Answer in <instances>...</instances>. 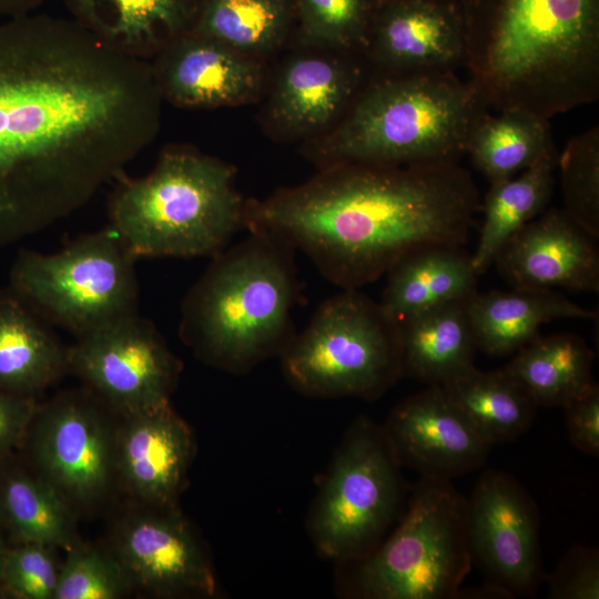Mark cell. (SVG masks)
<instances>
[{
    "mask_svg": "<svg viewBox=\"0 0 599 599\" xmlns=\"http://www.w3.org/2000/svg\"><path fill=\"white\" fill-rule=\"evenodd\" d=\"M68 348L10 287L0 290V390L35 398L68 370Z\"/></svg>",
    "mask_w": 599,
    "mask_h": 599,
    "instance_id": "22",
    "label": "cell"
},
{
    "mask_svg": "<svg viewBox=\"0 0 599 599\" xmlns=\"http://www.w3.org/2000/svg\"><path fill=\"white\" fill-rule=\"evenodd\" d=\"M480 207L459 161L344 164L246 203L245 227L300 250L336 286L358 290L416 250L464 246Z\"/></svg>",
    "mask_w": 599,
    "mask_h": 599,
    "instance_id": "2",
    "label": "cell"
},
{
    "mask_svg": "<svg viewBox=\"0 0 599 599\" xmlns=\"http://www.w3.org/2000/svg\"><path fill=\"white\" fill-rule=\"evenodd\" d=\"M89 388L38 404L18 450L32 470L74 509L101 501L116 483V418Z\"/></svg>",
    "mask_w": 599,
    "mask_h": 599,
    "instance_id": "11",
    "label": "cell"
},
{
    "mask_svg": "<svg viewBox=\"0 0 599 599\" xmlns=\"http://www.w3.org/2000/svg\"><path fill=\"white\" fill-rule=\"evenodd\" d=\"M0 528L8 544L70 550L81 541L75 510L14 454L0 460Z\"/></svg>",
    "mask_w": 599,
    "mask_h": 599,
    "instance_id": "23",
    "label": "cell"
},
{
    "mask_svg": "<svg viewBox=\"0 0 599 599\" xmlns=\"http://www.w3.org/2000/svg\"><path fill=\"white\" fill-rule=\"evenodd\" d=\"M593 352L572 333L540 334L522 346L504 368L539 407L564 408L598 385L592 376Z\"/></svg>",
    "mask_w": 599,
    "mask_h": 599,
    "instance_id": "27",
    "label": "cell"
},
{
    "mask_svg": "<svg viewBox=\"0 0 599 599\" xmlns=\"http://www.w3.org/2000/svg\"><path fill=\"white\" fill-rule=\"evenodd\" d=\"M511 599L514 596L502 587L487 581L485 585L475 588L461 589L456 591L454 599Z\"/></svg>",
    "mask_w": 599,
    "mask_h": 599,
    "instance_id": "39",
    "label": "cell"
},
{
    "mask_svg": "<svg viewBox=\"0 0 599 599\" xmlns=\"http://www.w3.org/2000/svg\"><path fill=\"white\" fill-rule=\"evenodd\" d=\"M488 109L454 71L385 75L363 89L319 158L328 167L460 161Z\"/></svg>",
    "mask_w": 599,
    "mask_h": 599,
    "instance_id": "5",
    "label": "cell"
},
{
    "mask_svg": "<svg viewBox=\"0 0 599 599\" xmlns=\"http://www.w3.org/2000/svg\"><path fill=\"white\" fill-rule=\"evenodd\" d=\"M194 454L189 425L170 403L118 415L116 483L139 504H176Z\"/></svg>",
    "mask_w": 599,
    "mask_h": 599,
    "instance_id": "17",
    "label": "cell"
},
{
    "mask_svg": "<svg viewBox=\"0 0 599 599\" xmlns=\"http://www.w3.org/2000/svg\"><path fill=\"white\" fill-rule=\"evenodd\" d=\"M45 0H0V16L14 18L31 13Z\"/></svg>",
    "mask_w": 599,
    "mask_h": 599,
    "instance_id": "40",
    "label": "cell"
},
{
    "mask_svg": "<svg viewBox=\"0 0 599 599\" xmlns=\"http://www.w3.org/2000/svg\"><path fill=\"white\" fill-rule=\"evenodd\" d=\"M284 0H207L193 30L240 52L265 51L285 28Z\"/></svg>",
    "mask_w": 599,
    "mask_h": 599,
    "instance_id": "31",
    "label": "cell"
},
{
    "mask_svg": "<svg viewBox=\"0 0 599 599\" xmlns=\"http://www.w3.org/2000/svg\"><path fill=\"white\" fill-rule=\"evenodd\" d=\"M131 583L112 551L80 542L60 565L54 599H119Z\"/></svg>",
    "mask_w": 599,
    "mask_h": 599,
    "instance_id": "33",
    "label": "cell"
},
{
    "mask_svg": "<svg viewBox=\"0 0 599 599\" xmlns=\"http://www.w3.org/2000/svg\"><path fill=\"white\" fill-rule=\"evenodd\" d=\"M118 180L111 227L136 260L213 257L245 227L234 170L215 158L170 149L145 176Z\"/></svg>",
    "mask_w": 599,
    "mask_h": 599,
    "instance_id": "6",
    "label": "cell"
},
{
    "mask_svg": "<svg viewBox=\"0 0 599 599\" xmlns=\"http://www.w3.org/2000/svg\"><path fill=\"white\" fill-rule=\"evenodd\" d=\"M136 258L110 226L44 254L21 250L9 287L75 338L138 313Z\"/></svg>",
    "mask_w": 599,
    "mask_h": 599,
    "instance_id": "9",
    "label": "cell"
},
{
    "mask_svg": "<svg viewBox=\"0 0 599 599\" xmlns=\"http://www.w3.org/2000/svg\"><path fill=\"white\" fill-rule=\"evenodd\" d=\"M294 252L270 234L250 232L214 255L182 302L183 343L203 362L235 374L280 356L295 334Z\"/></svg>",
    "mask_w": 599,
    "mask_h": 599,
    "instance_id": "4",
    "label": "cell"
},
{
    "mask_svg": "<svg viewBox=\"0 0 599 599\" xmlns=\"http://www.w3.org/2000/svg\"><path fill=\"white\" fill-rule=\"evenodd\" d=\"M540 515L530 494L509 474L488 469L466 498L473 565L514 598L535 593L542 577Z\"/></svg>",
    "mask_w": 599,
    "mask_h": 599,
    "instance_id": "13",
    "label": "cell"
},
{
    "mask_svg": "<svg viewBox=\"0 0 599 599\" xmlns=\"http://www.w3.org/2000/svg\"><path fill=\"white\" fill-rule=\"evenodd\" d=\"M558 153H552L520 173L490 183L480 210L484 213L471 264L480 275L494 263L504 243L541 214L554 192Z\"/></svg>",
    "mask_w": 599,
    "mask_h": 599,
    "instance_id": "29",
    "label": "cell"
},
{
    "mask_svg": "<svg viewBox=\"0 0 599 599\" xmlns=\"http://www.w3.org/2000/svg\"><path fill=\"white\" fill-rule=\"evenodd\" d=\"M280 357L287 382L313 397L374 400L403 377L398 322L358 290L322 302Z\"/></svg>",
    "mask_w": 599,
    "mask_h": 599,
    "instance_id": "8",
    "label": "cell"
},
{
    "mask_svg": "<svg viewBox=\"0 0 599 599\" xmlns=\"http://www.w3.org/2000/svg\"><path fill=\"white\" fill-rule=\"evenodd\" d=\"M162 97L149 60L75 20L0 23V244L84 206L156 138Z\"/></svg>",
    "mask_w": 599,
    "mask_h": 599,
    "instance_id": "1",
    "label": "cell"
},
{
    "mask_svg": "<svg viewBox=\"0 0 599 599\" xmlns=\"http://www.w3.org/2000/svg\"><path fill=\"white\" fill-rule=\"evenodd\" d=\"M362 71L356 64L306 57L281 73L273 98L276 119L292 131L308 132L329 123L359 95Z\"/></svg>",
    "mask_w": 599,
    "mask_h": 599,
    "instance_id": "26",
    "label": "cell"
},
{
    "mask_svg": "<svg viewBox=\"0 0 599 599\" xmlns=\"http://www.w3.org/2000/svg\"><path fill=\"white\" fill-rule=\"evenodd\" d=\"M568 437L581 453L599 455V386L564 408Z\"/></svg>",
    "mask_w": 599,
    "mask_h": 599,
    "instance_id": "37",
    "label": "cell"
},
{
    "mask_svg": "<svg viewBox=\"0 0 599 599\" xmlns=\"http://www.w3.org/2000/svg\"><path fill=\"white\" fill-rule=\"evenodd\" d=\"M382 426L359 417L337 448L309 516V535L324 557L358 560L387 536L405 497L404 481Z\"/></svg>",
    "mask_w": 599,
    "mask_h": 599,
    "instance_id": "10",
    "label": "cell"
},
{
    "mask_svg": "<svg viewBox=\"0 0 599 599\" xmlns=\"http://www.w3.org/2000/svg\"><path fill=\"white\" fill-rule=\"evenodd\" d=\"M458 0H392L366 48L386 75L454 71L465 65L464 9Z\"/></svg>",
    "mask_w": 599,
    "mask_h": 599,
    "instance_id": "18",
    "label": "cell"
},
{
    "mask_svg": "<svg viewBox=\"0 0 599 599\" xmlns=\"http://www.w3.org/2000/svg\"><path fill=\"white\" fill-rule=\"evenodd\" d=\"M68 370L118 415L170 403L182 363L155 325L136 314L75 338Z\"/></svg>",
    "mask_w": 599,
    "mask_h": 599,
    "instance_id": "12",
    "label": "cell"
},
{
    "mask_svg": "<svg viewBox=\"0 0 599 599\" xmlns=\"http://www.w3.org/2000/svg\"><path fill=\"white\" fill-rule=\"evenodd\" d=\"M72 19L111 48L150 60L192 30L195 0H64Z\"/></svg>",
    "mask_w": 599,
    "mask_h": 599,
    "instance_id": "20",
    "label": "cell"
},
{
    "mask_svg": "<svg viewBox=\"0 0 599 599\" xmlns=\"http://www.w3.org/2000/svg\"><path fill=\"white\" fill-rule=\"evenodd\" d=\"M57 548L37 544H8L0 565V598L54 599L60 565Z\"/></svg>",
    "mask_w": 599,
    "mask_h": 599,
    "instance_id": "34",
    "label": "cell"
},
{
    "mask_svg": "<svg viewBox=\"0 0 599 599\" xmlns=\"http://www.w3.org/2000/svg\"><path fill=\"white\" fill-rule=\"evenodd\" d=\"M477 348L493 356L516 353L539 335L540 327L562 318L593 319L597 311L554 290L512 287L476 291L465 301Z\"/></svg>",
    "mask_w": 599,
    "mask_h": 599,
    "instance_id": "21",
    "label": "cell"
},
{
    "mask_svg": "<svg viewBox=\"0 0 599 599\" xmlns=\"http://www.w3.org/2000/svg\"><path fill=\"white\" fill-rule=\"evenodd\" d=\"M380 305L397 322L423 311L466 301L477 291V273L464 246L416 250L386 273Z\"/></svg>",
    "mask_w": 599,
    "mask_h": 599,
    "instance_id": "24",
    "label": "cell"
},
{
    "mask_svg": "<svg viewBox=\"0 0 599 599\" xmlns=\"http://www.w3.org/2000/svg\"><path fill=\"white\" fill-rule=\"evenodd\" d=\"M556 152L549 120L515 110L486 112L466 149L489 183L511 177Z\"/></svg>",
    "mask_w": 599,
    "mask_h": 599,
    "instance_id": "30",
    "label": "cell"
},
{
    "mask_svg": "<svg viewBox=\"0 0 599 599\" xmlns=\"http://www.w3.org/2000/svg\"><path fill=\"white\" fill-rule=\"evenodd\" d=\"M440 386L490 446L524 435L539 408L504 367L481 370L471 365Z\"/></svg>",
    "mask_w": 599,
    "mask_h": 599,
    "instance_id": "28",
    "label": "cell"
},
{
    "mask_svg": "<svg viewBox=\"0 0 599 599\" xmlns=\"http://www.w3.org/2000/svg\"><path fill=\"white\" fill-rule=\"evenodd\" d=\"M305 33L331 45L366 48L368 0H298Z\"/></svg>",
    "mask_w": 599,
    "mask_h": 599,
    "instance_id": "35",
    "label": "cell"
},
{
    "mask_svg": "<svg viewBox=\"0 0 599 599\" xmlns=\"http://www.w3.org/2000/svg\"><path fill=\"white\" fill-rule=\"evenodd\" d=\"M8 547V541L0 528V565H1V561H2V558H3V555H4V551Z\"/></svg>",
    "mask_w": 599,
    "mask_h": 599,
    "instance_id": "41",
    "label": "cell"
},
{
    "mask_svg": "<svg viewBox=\"0 0 599 599\" xmlns=\"http://www.w3.org/2000/svg\"><path fill=\"white\" fill-rule=\"evenodd\" d=\"M347 593L363 599H454L473 562L466 497L451 480L420 477L395 529L344 564Z\"/></svg>",
    "mask_w": 599,
    "mask_h": 599,
    "instance_id": "7",
    "label": "cell"
},
{
    "mask_svg": "<svg viewBox=\"0 0 599 599\" xmlns=\"http://www.w3.org/2000/svg\"><path fill=\"white\" fill-rule=\"evenodd\" d=\"M564 212L599 238V128L571 138L558 155Z\"/></svg>",
    "mask_w": 599,
    "mask_h": 599,
    "instance_id": "32",
    "label": "cell"
},
{
    "mask_svg": "<svg viewBox=\"0 0 599 599\" xmlns=\"http://www.w3.org/2000/svg\"><path fill=\"white\" fill-rule=\"evenodd\" d=\"M110 550L132 589L160 598H210L217 592L209 554L176 504L138 502L116 524Z\"/></svg>",
    "mask_w": 599,
    "mask_h": 599,
    "instance_id": "14",
    "label": "cell"
},
{
    "mask_svg": "<svg viewBox=\"0 0 599 599\" xmlns=\"http://www.w3.org/2000/svg\"><path fill=\"white\" fill-rule=\"evenodd\" d=\"M162 99L183 108H216L247 100L260 87V70L222 42L190 30L153 57Z\"/></svg>",
    "mask_w": 599,
    "mask_h": 599,
    "instance_id": "19",
    "label": "cell"
},
{
    "mask_svg": "<svg viewBox=\"0 0 599 599\" xmlns=\"http://www.w3.org/2000/svg\"><path fill=\"white\" fill-rule=\"evenodd\" d=\"M548 581L549 597L552 599H598V549L583 545L570 548Z\"/></svg>",
    "mask_w": 599,
    "mask_h": 599,
    "instance_id": "36",
    "label": "cell"
},
{
    "mask_svg": "<svg viewBox=\"0 0 599 599\" xmlns=\"http://www.w3.org/2000/svg\"><path fill=\"white\" fill-rule=\"evenodd\" d=\"M398 324L403 377L440 386L474 365L478 348L465 301L423 311Z\"/></svg>",
    "mask_w": 599,
    "mask_h": 599,
    "instance_id": "25",
    "label": "cell"
},
{
    "mask_svg": "<svg viewBox=\"0 0 599 599\" xmlns=\"http://www.w3.org/2000/svg\"><path fill=\"white\" fill-rule=\"evenodd\" d=\"M461 2H463V0H461Z\"/></svg>",
    "mask_w": 599,
    "mask_h": 599,
    "instance_id": "42",
    "label": "cell"
},
{
    "mask_svg": "<svg viewBox=\"0 0 599 599\" xmlns=\"http://www.w3.org/2000/svg\"><path fill=\"white\" fill-rule=\"evenodd\" d=\"M596 241L564 210L552 209L511 235L493 264L512 287L598 292Z\"/></svg>",
    "mask_w": 599,
    "mask_h": 599,
    "instance_id": "16",
    "label": "cell"
},
{
    "mask_svg": "<svg viewBox=\"0 0 599 599\" xmlns=\"http://www.w3.org/2000/svg\"><path fill=\"white\" fill-rule=\"evenodd\" d=\"M382 428L399 465L420 477L451 480L471 473L491 448L438 385L398 403Z\"/></svg>",
    "mask_w": 599,
    "mask_h": 599,
    "instance_id": "15",
    "label": "cell"
},
{
    "mask_svg": "<svg viewBox=\"0 0 599 599\" xmlns=\"http://www.w3.org/2000/svg\"><path fill=\"white\" fill-rule=\"evenodd\" d=\"M37 407L34 397L0 390V460L19 449Z\"/></svg>",
    "mask_w": 599,
    "mask_h": 599,
    "instance_id": "38",
    "label": "cell"
},
{
    "mask_svg": "<svg viewBox=\"0 0 599 599\" xmlns=\"http://www.w3.org/2000/svg\"><path fill=\"white\" fill-rule=\"evenodd\" d=\"M465 68L488 108L550 120L599 99V0H465Z\"/></svg>",
    "mask_w": 599,
    "mask_h": 599,
    "instance_id": "3",
    "label": "cell"
}]
</instances>
